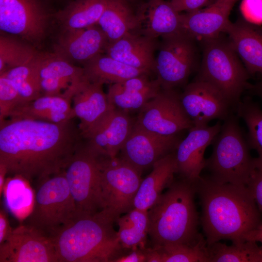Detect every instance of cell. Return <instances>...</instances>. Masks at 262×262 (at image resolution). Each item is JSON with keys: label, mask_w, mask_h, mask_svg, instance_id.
I'll return each instance as SVG.
<instances>
[{"label": "cell", "mask_w": 262, "mask_h": 262, "mask_svg": "<svg viewBox=\"0 0 262 262\" xmlns=\"http://www.w3.org/2000/svg\"><path fill=\"white\" fill-rule=\"evenodd\" d=\"M213 143L205 166L210 173L209 179L219 183L246 185L255 167L237 116L231 112L224 120Z\"/></svg>", "instance_id": "5"}, {"label": "cell", "mask_w": 262, "mask_h": 262, "mask_svg": "<svg viewBox=\"0 0 262 262\" xmlns=\"http://www.w3.org/2000/svg\"><path fill=\"white\" fill-rule=\"evenodd\" d=\"M37 56L26 65L10 69L1 74L12 81L16 86L20 97V105L42 96L39 88Z\"/></svg>", "instance_id": "36"}, {"label": "cell", "mask_w": 262, "mask_h": 262, "mask_svg": "<svg viewBox=\"0 0 262 262\" xmlns=\"http://www.w3.org/2000/svg\"><path fill=\"white\" fill-rule=\"evenodd\" d=\"M246 89L262 99V79L254 84L249 83Z\"/></svg>", "instance_id": "46"}, {"label": "cell", "mask_w": 262, "mask_h": 262, "mask_svg": "<svg viewBox=\"0 0 262 262\" xmlns=\"http://www.w3.org/2000/svg\"><path fill=\"white\" fill-rule=\"evenodd\" d=\"M215 0H170L174 9L179 13L182 11L191 12L208 6Z\"/></svg>", "instance_id": "41"}, {"label": "cell", "mask_w": 262, "mask_h": 262, "mask_svg": "<svg viewBox=\"0 0 262 262\" xmlns=\"http://www.w3.org/2000/svg\"><path fill=\"white\" fill-rule=\"evenodd\" d=\"M76 215L75 204L63 170L37 183L33 209L23 221L51 237Z\"/></svg>", "instance_id": "7"}, {"label": "cell", "mask_w": 262, "mask_h": 262, "mask_svg": "<svg viewBox=\"0 0 262 262\" xmlns=\"http://www.w3.org/2000/svg\"><path fill=\"white\" fill-rule=\"evenodd\" d=\"M141 173L120 157H102L101 185L104 208L119 217L132 209L134 197L143 180Z\"/></svg>", "instance_id": "11"}, {"label": "cell", "mask_w": 262, "mask_h": 262, "mask_svg": "<svg viewBox=\"0 0 262 262\" xmlns=\"http://www.w3.org/2000/svg\"><path fill=\"white\" fill-rule=\"evenodd\" d=\"M152 170L143 179L133 201V208L148 211L157 201L163 191L168 187L177 173L175 150L160 159Z\"/></svg>", "instance_id": "24"}, {"label": "cell", "mask_w": 262, "mask_h": 262, "mask_svg": "<svg viewBox=\"0 0 262 262\" xmlns=\"http://www.w3.org/2000/svg\"><path fill=\"white\" fill-rule=\"evenodd\" d=\"M7 175L6 168L0 164V196L2 194L3 189L6 180V175Z\"/></svg>", "instance_id": "47"}, {"label": "cell", "mask_w": 262, "mask_h": 262, "mask_svg": "<svg viewBox=\"0 0 262 262\" xmlns=\"http://www.w3.org/2000/svg\"><path fill=\"white\" fill-rule=\"evenodd\" d=\"M97 24L110 43L128 33L138 31L141 26V18L139 13H133L129 3L120 0H108Z\"/></svg>", "instance_id": "27"}, {"label": "cell", "mask_w": 262, "mask_h": 262, "mask_svg": "<svg viewBox=\"0 0 262 262\" xmlns=\"http://www.w3.org/2000/svg\"><path fill=\"white\" fill-rule=\"evenodd\" d=\"M178 135H161L135 125L120 150V158L142 171L175 151L180 142Z\"/></svg>", "instance_id": "16"}, {"label": "cell", "mask_w": 262, "mask_h": 262, "mask_svg": "<svg viewBox=\"0 0 262 262\" xmlns=\"http://www.w3.org/2000/svg\"><path fill=\"white\" fill-rule=\"evenodd\" d=\"M134 123L125 111L115 107L82 134L86 145L99 156L115 158L120 151Z\"/></svg>", "instance_id": "15"}, {"label": "cell", "mask_w": 262, "mask_h": 262, "mask_svg": "<svg viewBox=\"0 0 262 262\" xmlns=\"http://www.w3.org/2000/svg\"><path fill=\"white\" fill-rule=\"evenodd\" d=\"M243 9L250 16H258L259 13H262V0H244Z\"/></svg>", "instance_id": "44"}, {"label": "cell", "mask_w": 262, "mask_h": 262, "mask_svg": "<svg viewBox=\"0 0 262 262\" xmlns=\"http://www.w3.org/2000/svg\"><path fill=\"white\" fill-rule=\"evenodd\" d=\"M119 217L104 208L60 229L51 237L58 262H114L124 249L114 228Z\"/></svg>", "instance_id": "3"}, {"label": "cell", "mask_w": 262, "mask_h": 262, "mask_svg": "<svg viewBox=\"0 0 262 262\" xmlns=\"http://www.w3.org/2000/svg\"><path fill=\"white\" fill-rule=\"evenodd\" d=\"M21 104L20 97L15 83L5 75H0V122L10 117Z\"/></svg>", "instance_id": "38"}, {"label": "cell", "mask_w": 262, "mask_h": 262, "mask_svg": "<svg viewBox=\"0 0 262 262\" xmlns=\"http://www.w3.org/2000/svg\"><path fill=\"white\" fill-rule=\"evenodd\" d=\"M13 229L9 223L5 211H0V244L3 243L11 234Z\"/></svg>", "instance_id": "43"}, {"label": "cell", "mask_w": 262, "mask_h": 262, "mask_svg": "<svg viewBox=\"0 0 262 262\" xmlns=\"http://www.w3.org/2000/svg\"><path fill=\"white\" fill-rule=\"evenodd\" d=\"M246 186L260 212L262 213V168H255Z\"/></svg>", "instance_id": "40"}, {"label": "cell", "mask_w": 262, "mask_h": 262, "mask_svg": "<svg viewBox=\"0 0 262 262\" xmlns=\"http://www.w3.org/2000/svg\"><path fill=\"white\" fill-rule=\"evenodd\" d=\"M235 109L237 116L247 126L248 145L258 153V157L254 158L255 167L262 168V110L249 97L241 99Z\"/></svg>", "instance_id": "33"}, {"label": "cell", "mask_w": 262, "mask_h": 262, "mask_svg": "<svg viewBox=\"0 0 262 262\" xmlns=\"http://www.w3.org/2000/svg\"><path fill=\"white\" fill-rule=\"evenodd\" d=\"M139 13L141 26L138 32L147 36L158 39L183 32L181 14L170 1L149 0L146 10Z\"/></svg>", "instance_id": "25"}, {"label": "cell", "mask_w": 262, "mask_h": 262, "mask_svg": "<svg viewBox=\"0 0 262 262\" xmlns=\"http://www.w3.org/2000/svg\"><path fill=\"white\" fill-rule=\"evenodd\" d=\"M261 262H262V261H261Z\"/></svg>", "instance_id": "50"}, {"label": "cell", "mask_w": 262, "mask_h": 262, "mask_svg": "<svg viewBox=\"0 0 262 262\" xmlns=\"http://www.w3.org/2000/svg\"><path fill=\"white\" fill-rule=\"evenodd\" d=\"M148 248H136L131 249L127 254H123L114 262H147Z\"/></svg>", "instance_id": "42"}, {"label": "cell", "mask_w": 262, "mask_h": 262, "mask_svg": "<svg viewBox=\"0 0 262 262\" xmlns=\"http://www.w3.org/2000/svg\"><path fill=\"white\" fill-rule=\"evenodd\" d=\"M108 0H74L55 13L61 31L85 28L98 24Z\"/></svg>", "instance_id": "29"}, {"label": "cell", "mask_w": 262, "mask_h": 262, "mask_svg": "<svg viewBox=\"0 0 262 262\" xmlns=\"http://www.w3.org/2000/svg\"><path fill=\"white\" fill-rule=\"evenodd\" d=\"M126 2L127 3H128L130 4L131 2H133L134 0H120Z\"/></svg>", "instance_id": "49"}, {"label": "cell", "mask_w": 262, "mask_h": 262, "mask_svg": "<svg viewBox=\"0 0 262 262\" xmlns=\"http://www.w3.org/2000/svg\"><path fill=\"white\" fill-rule=\"evenodd\" d=\"M40 51L33 46L10 35L0 36V74L26 65L36 58Z\"/></svg>", "instance_id": "34"}, {"label": "cell", "mask_w": 262, "mask_h": 262, "mask_svg": "<svg viewBox=\"0 0 262 262\" xmlns=\"http://www.w3.org/2000/svg\"><path fill=\"white\" fill-rule=\"evenodd\" d=\"M31 183L23 177L11 176L6 179L3 189L5 205L15 217L23 220L30 214L34 201Z\"/></svg>", "instance_id": "31"}, {"label": "cell", "mask_w": 262, "mask_h": 262, "mask_svg": "<svg viewBox=\"0 0 262 262\" xmlns=\"http://www.w3.org/2000/svg\"><path fill=\"white\" fill-rule=\"evenodd\" d=\"M102 85L90 81L84 76L76 88L72 107L74 117L80 120L79 128L82 135L115 107L109 103Z\"/></svg>", "instance_id": "22"}, {"label": "cell", "mask_w": 262, "mask_h": 262, "mask_svg": "<svg viewBox=\"0 0 262 262\" xmlns=\"http://www.w3.org/2000/svg\"><path fill=\"white\" fill-rule=\"evenodd\" d=\"M149 75L142 74L111 84L106 94L109 103L126 112L140 110L162 89L158 80L150 79Z\"/></svg>", "instance_id": "23"}, {"label": "cell", "mask_w": 262, "mask_h": 262, "mask_svg": "<svg viewBox=\"0 0 262 262\" xmlns=\"http://www.w3.org/2000/svg\"><path fill=\"white\" fill-rule=\"evenodd\" d=\"M82 137L72 120L61 123L24 118L0 122V164L7 175L37 183L65 169Z\"/></svg>", "instance_id": "1"}, {"label": "cell", "mask_w": 262, "mask_h": 262, "mask_svg": "<svg viewBox=\"0 0 262 262\" xmlns=\"http://www.w3.org/2000/svg\"><path fill=\"white\" fill-rule=\"evenodd\" d=\"M245 241L230 246L219 242L207 245L208 262H261L262 248Z\"/></svg>", "instance_id": "32"}, {"label": "cell", "mask_w": 262, "mask_h": 262, "mask_svg": "<svg viewBox=\"0 0 262 262\" xmlns=\"http://www.w3.org/2000/svg\"><path fill=\"white\" fill-rule=\"evenodd\" d=\"M72 98L62 96L42 95L36 99L18 106L11 118L36 119L54 123L66 122L74 118Z\"/></svg>", "instance_id": "26"}, {"label": "cell", "mask_w": 262, "mask_h": 262, "mask_svg": "<svg viewBox=\"0 0 262 262\" xmlns=\"http://www.w3.org/2000/svg\"><path fill=\"white\" fill-rule=\"evenodd\" d=\"M108 43L103 31L96 24L81 29L61 31L53 45L52 52L72 64L83 65L104 53Z\"/></svg>", "instance_id": "18"}, {"label": "cell", "mask_w": 262, "mask_h": 262, "mask_svg": "<svg viewBox=\"0 0 262 262\" xmlns=\"http://www.w3.org/2000/svg\"><path fill=\"white\" fill-rule=\"evenodd\" d=\"M117 235L124 249L146 247L148 233V211L133 208L116 221Z\"/></svg>", "instance_id": "30"}, {"label": "cell", "mask_w": 262, "mask_h": 262, "mask_svg": "<svg viewBox=\"0 0 262 262\" xmlns=\"http://www.w3.org/2000/svg\"><path fill=\"white\" fill-rule=\"evenodd\" d=\"M102 157L82 144L64 170L76 206V216L104 208L101 176Z\"/></svg>", "instance_id": "9"}, {"label": "cell", "mask_w": 262, "mask_h": 262, "mask_svg": "<svg viewBox=\"0 0 262 262\" xmlns=\"http://www.w3.org/2000/svg\"><path fill=\"white\" fill-rule=\"evenodd\" d=\"M222 124L218 121L212 126H193L185 139L180 141L176 150L177 173L182 179L196 182L205 168L204 155L220 131Z\"/></svg>", "instance_id": "17"}, {"label": "cell", "mask_w": 262, "mask_h": 262, "mask_svg": "<svg viewBox=\"0 0 262 262\" xmlns=\"http://www.w3.org/2000/svg\"><path fill=\"white\" fill-rule=\"evenodd\" d=\"M196 40L183 32L161 37L153 72L162 89H174L187 82L196 65Z\"/></svg>", "instance_id": "10"}, {"label": "cell", "mask_w": 262, "mask_h": 262, "mask_svg": "<svg viewBox=\"0 0 262 262\" xmlns=\"http://www.w3.org/2000/svg\"><path fill=\"white\" fill-rule=\"evenodd\" d=\"M134 124L164 136L177 135L193 127L182 106L180 95L174 89H162L140 110Z\"/></svg>", "instance_id": "12"}, {"label": "cell", "mask_w": 262, "mask_h": 262, "mask_svg": "<svg viewBox=\"0 0 262 262\" xmlns=\"http://www.w3.org/2000/svg\"><path fill=\"white\" fill-rule=\"evenodd\" d=\"M37 64L39 79H64L76 83L84 77L82 67L75 66L53 52L40 51Z\"/></svg>", "instance_id": "35"}, {"label": "cell", "mask_w": 262, "mask_h": 262, "mask_svg": "<svg viewBox=\"0 0 262 262\" xmlns=\"http://www.w3.org/2000/svg\"><path fill=\"white\" fill-rule=\"evenodd\" d=\"M234 4L215 0L203 9L181 14L183 32L201 41L226 33L231 23L229 15Z\"/></svg>", "instance_id": "20"}, {"label": "cell", "mask_w": 262, "mask_h": 262, "mask_svg": "<svg viewBox=\"0 0 262 262\" xmlns=\"http://www.w3.org/2000/svg\"><path fill=\"white\" fill-rule=\"evenodd\" d=\"M153 247L159 252L161 262H208L207 244L203 239L192 246L170 244Z\"/></svg>", "instance_id": "37"}, {"label": "cell", "mask_w": 262, "mask_h": 262, "mask_svg": "<svg viewBox=\"0 0 262 262\" xmlns=\"http://www.w3.org/2000/svg\"><path fill=\"white\" fill-rule=\"evenodd\" d=\"M244 240L255 242H259L262 244V222L256 228L247 233L245 236Z\"/></svg>", "instance_id": "45"}, {"label": "cell", "mask_w": 262, "mask_h": 262, "mask_svg": "<svg viewBox=\"0 0 262 262\" xmlns=\"http://www.w3.org/2000/svg\"><path fill=\"white\" fill-rule=\"evenodd\" d=\"M202 42V58L196 78L215 87L236 108L248 86L250 74L228 38L221 34Z\"/></svg>", "instance_id": "6"}, {"label": "cell", "mask_w": 262, "mask_h": 262, "mask_svg": "<svg viewBox=\"0 0 262 262\" xmlns=\"http://www.w3.org/2000/svg\"><path fill=\"white\" fill-rule=\"evenodd\" d=\"M196 193V182L183 179L173 180L148 210V235L153 247L170 244L192 246L202 239L197 232Z\"/></svg>", "instance_id": "4"}, {"label": "cell", "mask_w": 262, "mask_h": 262, "mask_svg": "<svg viewBox=\"0 0 262 262\" xmlns=\"http://www.w3.org/2000/svg\"><path fill=\"white\" fill-rule=\"evenodd\" d=\"M0 262H58L51 237L25 224L0 244Z\"/></svg>", "instance_id": "13"}, {"label": "cell", "mask_w": 262, "mask_h": 262, "mask_svg": "<svg viewBox=\"0 0 262 262\" xmlns=\"http://www.w3.org/2000/svg\"><path fill=\"white\" fill-rule=\"evenodd\" d=\"M182 106L193 126L202 127L214 119L224 120L230 114L229 103L209 83L196 79L180 95Z\"/></svg>", "instance_id": "14"}, {"label": "cell", "mask_w": 262, "mask_h": 262, "mask_svg": "<svg viewBox=\"0 0 262 262\" xmlns=\"http://www.w3.org/2000/svg\"><path fill=\"white\" fill-rule=\"evenodd\" d=\"M216 1H231V2H235V1H236V0H215Z\"/></svg>", "instance_id": "48"}, {"label": "cell", "mask_w": 262, "mask_h": 262, "mask_svg": "<svg viewBox=\"0 0 262 262\" xmlns=\"http://www.w3.org/2000/svg\"><path fill=\"white\" fill-rule=\"evenodd\" d=\"M85 76L91 82L113 84L150 72L122 63L105 53L98 54L83 65Z\"/></svg>", "instance_id": "28"}, {"label": "cell", "mask_w": 262, "mask_h": 262, "mask_svg": "<svg viewBox=\"0 0 262 262\" xmlns=\"http://www.w3.org/2000/svg\"><path fill=\"white\" fill-rule=\"evenodd\" d=\"M73 83L64 79L43 78L39 79V88L42 95L62 96Z\"/></svg>", "instance_id": "39"}, {"label": "cell", "mask_w": 262, "mask_h": 262, "mask_svg": "<svg viewBox=\"0 0 262 262\" xmlns=\"http://www.w3.org/2000/svg\"><path fill=\"white\" fill-rule=\"evenodd\" d=\"M47 0H0V30L40 49L55 21Z\"/></svg>", "instance_id": "8"}, {"label": "cell", "mask_w": 262, "mask_h": 262, "mask_svg": "<svg viewBox=\"0 0 262 262\" xmlns=\"http://www.w3.org/2000/svg\"><path fill=\"white\" fill-rule=\"evenodd\" d=\"M159 42L138 31L131 32L108 43L104 53L129 66L151 73Z\"/></svg>", "instance_id": "19"}, {"label": "cell", "mask_w": 262, "mask_h": 262, "mask_svg": "<svg viewBox=\"0 0 262 262\" xmlns=\"http://www.w3.org/2000/svg\"><path fill=\"white\" fill-rule=\"evenodd\" d=\"M226 33L250 75H262V27L241 17L231 22Z\"/></svg>", "instance_id": "21"}, {"label": "cell", "mask_w": 262, "mask_h": 262, "mask_svg": "<svg viewBox=\"0 0 262 262\" xmlns=\"http://www.w3.org/2000/svg\"><path fill=\"white\" fill-rule=\"evenodd\" d=\"M196 186L207 245L223 239L232 243L245 241V236L262 222L261 212L246 185L219 183L201 177Z\"/></svg>", "instance_id": "2"}]
</instances>
